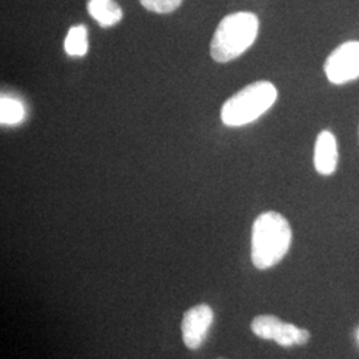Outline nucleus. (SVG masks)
Masks as SVG:
<instances>
[{
    "mask_svg": "<svg viewBox=\"0 0 359 359\" xmlns=\"http://www.w3.org/2000/svg\"><path fill=\"white\" fill-rule=\"evenodd\" d=\"M293 233L290 224L277 212H265L256 218L252 229V262L257 269L276 266L287 255Z\"/></svg>",
    "mask_w": 359,
    "mask_h": 359,
    "instance_id": "1",
    "label": "nucleus"
},
{
    "mask_svg": "<svg viewBox=\"0 0 359 359\" xmlns=\"http://www.w3.org/2000/svg\"><path fill=\"white\" fill-rule=\"evenodd\" d=\"M259 20L255 13H236L225 16L210 43V55L217 63H228L241 56L256 40Z\"/></svg>",
    "mask_w": 359,
    "mask_h": 359,
    "instance_id": "2",
    "label": "nucleus"
},
{
    "mask_svg": "<svg viewBox=\"0 0 359 359\" xmlns=\"http://www.w3.org/2000/svg\"><path fill=\"white\" fill-rule=\"evenodd\" d=\"M277 96V88L270 81L252 83L225 102L221 120L228 127L250 124L273 107Z\"/></svg>",
    "mask_w": 359,
    "mask_h": 359,
    "instance_id": "3",
    "label": "nucleus"
},
{
    "mask_svg": "<svg viewBox=\"0 0 359 359\" xmlns=\"http://www.w3.org/2000/svg\"><path fill=\"white\" fill-rule=\"evenodd\" d=\"M250 327L258 338L276 341L280 346L306 345L310 339L308 330L299 329L293 323L281 321L278 317L270 314L257 316Z\"/></svg>",
    "mask_w": 359,
    "mask_h": 359,
    "instance_id": "4",
    "label": "nucleus"
},
{
    "mask_svg": "<svg viewBox=\"0 0 359 359\" xmlns=\"http://www.w3.org/2000/svg\"><path fill=\"white\" fill-rule=\"evenodd\" d=\"M325 74L337 86L359 79V41H346L335 48L326 59Z\"/></svg>",
    "mask_w": 359,
    "mask_h": 359,
    "instance_id": "5",
    "label": "nucleus"
},
{
    "mask_svg": "<svg viewBox=\"0 0 359 359\" xmlns=\"http://www.w3.org/2000/svg\"><path fill=\"white\" fill-rule=\"evenodd\" d=\"M213 310L206 304L193 306L184 314L181 332L187 347L196 350L205 342L206 335L213 323Z\"/></svg>",
    "mask_w": 359,
    "mask_h": 359,
    "instance_id": "6",
    "label": "nucleus"
},
{
    "mask_svg": "<svg viewBox=\"0 0 359 359\" xmlns=\"http://www.w3.org/2000/svg\"><path fill=\"white\" fill-rule=\"evenodd\" d=\"M338 167V145L330 130H322L314 147V168L322 176H330Z\"/></svg>",
    "mask_w": 359,
    "mask_h": 359,
    "instance_id": "7",
    "label": "nucleus"
},
{
    "mask_svg": "<svg viewBox=\"0 0 359 359\" xmlns=\"http://www.w3.org/2000/svg\"><path fill=\"white\" fill-rule=\"evenodd\" d=\"M87 10L102 27H112L123 19V10L116 0H88Z\"/></svg>",
    "mask_w": 359,
    "mask_h": 359,
    "instance_id": "8",
    "label": "nucleus"
},
{
    "mask_svg": "<svg viewBox=\"0 0 359 359\" xmlns=\"http://www.w3.org/2000/svg\"><path fill=\"white\" fill-rule=\"evenodd\" d=\"M65 52L69 56H84L88 52V29L86 26H74L65 38Z\"/></svg>",
    "mask_w": 359,
    "mask_h": 359,
    "instance_id": "9",
    "label": "nucleus"
},
{
    "mask_svg": "<svg viewBox=\"0 0 359 359\" xmlns=\"http://www.w3.org/2000/svg\"><path fill=\"white\" fill-rule=\"evenodd\" d=\"M26 116L25 107L16 99L1 96L0 99V121L6 126L19 124Z\"/></svg>",
    "mask_w": 359,
    "mask_h": 359,
    "instance_id": "10",
    "label": "nucleus"
},
{
    "mask_svg": "<svg viewBox=\"0 0 359 359\" xmlns=\"http://www.w3.org/2000/svg\"><path fill=\"white\" fill-rule=\"evenodd\" d=\"M144 8L156 13H170L176 11L184 0H139Z\"/></svg>",
    "mask_w": 359,
    "mask_h": 359,
    "instance_id": "11",
    "label": "nucleus"
},
{
    "mask_svg": "<svg viewBox=\"0 0 359 359\" xmlns=\"http://www.w3.org/2000/svg\"><path fill=\"white\" fill-rule=\"evenodd\" d=\"M358 337H359V333H358Z\"/></svg>",
    "mask_w": 359,
    "mask_h": 359,
    "instance_id": "12",
    "label": "nucleus"
}]
</instances>
